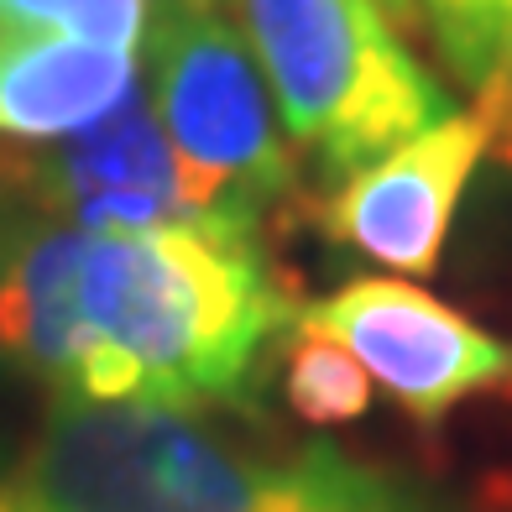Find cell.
I'll return each mask as SVG.
<instances>
[{
    "label": "cell",
    "mask_w": 512,
    "mask_h": 512,
    "mask_svg": "<svg viewBox=\"0 0 512 512\" xmlns=\"http://www.w3.org/2000/svg\"><path fill=\"white\" fill-rule=\"evenodd\" d=\"M21 476L48 512H465L330 439L267 450L183 408L53 403Z\"/></svg>",
    "instance_id": "2"
},
{
    "label": "cell",
    "mask_w": 512,
    "mask_h": 512,
    "mask_svg": "<svg viewBox=\"0 0 512 512\" xmlns=\"http://www.w3.org/2000/svg\"><path fill=\"white\" fill-rule=\"evenodd\" d=\"M225 11L262 63L288 142L314 152L330 183L455 115L377 0H225Z\"/></svg>",
    "instance_id": "3"
},
{
    "label": "cell",
    "mask_w": 512,
    "mask_h": 512,
    "mask_svg": "<svg viewBox=\"0 0 512 512\" xmlns=\"http://www.w3.org/2000/svg\"><path fill=\"white\" fill-rule=\"evenodd\" d=\"M298 319L262 236L0 220V366L89 408H251Z\"/></svg>",
    "instance_id": "1"
},
{
    "label": "cell",
    "mask_w": 512,
    "mask_h": 512,
    "mask_svg": "<svg viewBox=\"0 0 512 512\" xmlns=\"http://www.w3.org/2000/svg\"><path fill=\"white\" fill-rule=\"evenodd\" d=\"M382 11H398V16H413V0H377Z\"/></svg>",
    "instance_id": "13"
},
{
    "label": "cell",
    "mask_w": 512,
    "mask_h": 512,
    "mask_svg": "<svg viewBox=\"0 0 512 512\" xmlns=\"http://www.w3.org/2000/svg\"><path fill=\"white\" fill-rule=\"evenodd\" d=\"M502 507H512V481H507V492H502Z\"/></svg>",
    "instance_id": "14"
},
{
    "label": "cell",
    "mask_w": 512,
    "mask_h": 512,
    "mask_svg": "<svg viewBox=\"0 0 512 512\" xmlns=\"http://www.w3.org/2000/svg\"><path fill=\"white\" fill-rule=\"evenodd\" d=\"M199 6H225V0H152V11H199Z\"/></svg>",
    "instance_id": "12"
},
{
    "label": "cell",
    "mask_w": 512,
    "mask_h": 512,
    "mask_svg": "<svg viewBox=\"0 0 512 512\" xmlns=\"http://www.w3.org/2000/svg\"><path fill=\"white\" fill-rule=\"evenodd\" d=\"M277 356H283V398L304 424L340 429V424H356V418L371 413V377L330 335L304 330L293 319V330H288Z\"/></svg>",
    "instance_id": "10"
},
{
    "label": "cell",
    "mask_w": 512,
    "mask_h": 512,
    "mask_svg": "<svg viewBox=\"0 0 512 512\" xmlns=\"http://www.w3.org/2000/svg\"><path fill=\"white\" fill-rule=\"evenodd\" d=\"M0 189L11 204L74 230H215L199 215L183 162L142 84L105 121L58 136V142L6 152L0 157Z\"/></svg>",
    "instance_id": "7"
},
{
    "label": "cell",
    "mask_w": 512,
    "mask_h": 512,
    "mask_svg": "<svg viewBox=\"0 0 512 512\" xmlns=\"http://www.w3.org/2000/svg\"><path fill=\"white\" fill-rule=\"evenodd\" d=\"M142 79L199 215L215 230L262 236L272 209L293 199L298 168L277 131L262 63L230 11H152Z\"/></svg>",
    "instance_id": "4"
},
{
    "label": "cell",
    "mask_w": 512,
    "mask_h": 512,
    "mask_svg": "<svg viewBox=\"0 0 512 512\" xmlns=\"http://www.w3.org/2000/svg\"><path fill=\"white\" fill-rule=\"evenodd\" d=\"M439 63L476 95L486 152L512 162V0H413Z\"/></svg>",
    "instance_id": "9"
},
{
    "label": "cell",
    "mask_w": 512,
    "mask_h": 512,
    "mask_svg": "<svg viewBox=\"0 0 512 512\" xmlns=\"http://www.w3.org/2000/svg\"><path fill=\"white\" fill-rule=\"evenodd\" d=\"M0 512H48L37 502V492L27 486V476H21V460L0 465Z\"/></svg>",
    "instance_id": "11"
},
{
    "label": "cell",
    "mask_w": 512,
    "mask_h": 512,
    "mask_svg": "<svg viewBox=\"0 0 512 512\" xmlns=\"http://www.w3.org/2000/svg\"><path fill=\"white\" fill-rule=\"evenodd\" d=\"M304 330L345 345L371 387H382L418 429H439L486 398H512V335L398 277H351L335 293L298 304Z\"/></svg>",
    "instance_id": "5"
},
{
    "label": "cell",
    "mask_w": 512,
    "mask_h": 512,
    "mask_svg": "<svg viewBox=\"0 0 512 512\" xmlns=\"http://www.w3.org/2000/svg\"><path fill=\"white\" fill-rule=\"evenodd\" d=\"M481 157H486L481 121L476 115H450L392 157L335 183V194L319 209V230L335 246L382 262L387 272L429 277L439 272L455 209Z\"/></svg>",
    "instance_id": "8"
},
{
    "label": "cell",
    "mask_w": 512,
    "mask_h": 512,
    "mask_svg": "<svg viewBox=\"0 0 512 512\" xmlns=\"http://www.w3.org/2000/svg\"><path fill=\"white\" fill-rule=\"evenodd\" d=\"M152 0H0V136L58 142L105 121L136 84Z\"/></svg>",
    "instance_id": "6"
}]
</instances>
